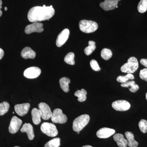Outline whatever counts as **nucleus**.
<instances>
[{
  "mask_svg": "<svg viewBox=\"0 0 147 147\" xmlns=\"http://www.w3.org/2000/svg\"><path fill=\"white\" fill-rule=\"evenodd\" d=\"M69 35V30L68 29H65L59 34L57 40L56 45L58 47H61L65 44L68 39Z\"/></svg>",
  "mask_w": 147,
  "mask_h": 147,
  "instance_id": "13",
  "label": "nucleus"
},
{
  "mask_svg": "<svg viewBox=\"0 0 147 147\" xmlns=\"http://www.w3.org/2000/svg\"><path fill=\"white\" fill-rule=\"evenodd\" d=\"M139 126L140 130L143 133L147 132V121L145 119H142L139 123Z\"/></svg>",
  "mask_w": 147,
  "mask_h": 147,
  "instance_id": "31",
  "label": "nucleus"
},
{
  "mask_svg": "<svg viewBox=\"0 0 147 147\" xmlns=\"http://www.w3.org/2000/svg\"><path fill=\"white\" fill-rule=\"evenodd\" d=\"M140 63L142 64V65L144 66L147 68V59H143L140 60Z\"/></svg>",
  "mask_w": 147,
  "mask_h": 147,
  "instance_id": "34",
  "label": "nucleus"
},
{
  "mask_svg": "<svg viewBox=\"0 0 147 147\" xmlns=\"http://www.w3.org/2000/svg\"><path fill=\"white\" fill-rule=\"evenodd\" d=\"M86 91L84 89L76 91L74 93V95L78 97V100L79 102H84L86 100Z\"/></svg>",
  "mask_w": 147,
  "mask_h": 147,
  "instance_id": "23",
  "label": "nucleus"
},
{
  "mask_svg": "<svg viewBox=\"0 0 147 147\" xmlns=\"http://www.w3.org/2000/svg\"><path fill=\"white\" fill-rule=\"evenodd\" d=\"M77 134H79V133H80V131H77Z\"/></svg>",
  "mask_w": 147,
  "mask_h": 147,
  "instance_id": "40",
  "label": "nucleus"
},
{
  "mask_svg": "<svg viewBox=\"0 0 147 147\" xmlns=\"http://www.w3.org/2000/svg\"><path fill=\"white\" fill-rule=\"evenodd\" d=\"M90 65L93 70L95 71H99L100 68L98 63L95 60H92L90 62Z\"/></svg>",
  "mask_w": 147,
  "mask_h": 147,
  "instance_id": "32",
  "label": "nucleus"
},
{
  "mask_svg": "<svg viewBox=\"0 0 147 147\" xmlns=\"http://www.w3.org/2000/svg\"><path fill=\"white\" fill-rule=\"evenodd\" d=\"M43 25L39 22H34L32 24L28 25L25 29V32L27 34H30L32 33L37 32L40 33L44 30Z\"/></svg>",
  "mask_w": 147,
  "mask_h": 147,
  "instance_id": "11",
  "label": "nucleus"
},
{
  "mask_svg": "<svg viewBox=\"0 0 147 147\" xmlns=\"http://www.w3.org/2000/svg\"><path fill=\"white\" fill-rule=\"evenodd\" d=\"M5 11H7V7H5Z\"/></svg>",
  "mask_w": 147,
  "mask_h": 147,
  "instance_id": "38",
  "label": "nucleus"
},
{
  "mask_svg": "<svg viewBox=\"0 0 147 147\" xmlns=\"http://www.w3.org/2000/svg\"><path fill=\"white\" fill-rule=\"evenodd\" d=\"M22 121L16 116H13L11 120L9 131L11 134H15L19 130L22 125Z\"/></svg>",
  "mask_w": 147,
  "mask_h": 147,
  "instance_id": "8",
  "label": "nucleus"
},
{
  "mask_svg": "<svg viewBox=\"0 0 147 147\" xmlns=\"http://www.w3.org/2000/svg\"><path fill=\"white\" fill-rule=\"evenodd\" d=\"M130 104L125 100H118L112 103V107L115 110L119 111H125L130 108Z\"/></svg>",
  "mask_w": 147,
  "mask_h": 147,
  "instance_id": "10",
  "label": "nucleus"
},
{
  "mask_svg": "<svg viewBox=\"0 0 147 147\" xmlns=\"http://www.w3.org/2000/svg\"><path fill=\"white\" fill-rule=\"evenodd\" d=\"M113 139L119 147H127V139L124 138L122 134H116L113 136Z\"/></svg>",
  "mask_w": 147,
  "mask_h": 147,
  "instance_id": "18",
  "label": "nucleus"
},
{
  "mask_svg": "<svg viewBox=\"0 0 147 147\" xmlns=\"http://www.w3.org/2000/svg\"><path fill=\"white\" fill-rule=\"evenodd\" d=\"M139 76L142 80L147 82V68H144L140 70Z\"/></svg>",
  "mask_w": 147,
  "mask_h": 147,
  "instance_id": "33",
  "label": "nucleus"
},
{
  "mask_svg": "<svg viewBox=\"0 0 147 147\" xmlns=\"http://www.w3.org/2000/svg\"><path fill=\"white\" fill-rule=\"evenodd\" d=\"M121 85V86L128 88L129 90L131 92H136L139 89V86L135 84V82L134 81H128L125 83H122Z\"/></svg>",
  "mask_w": 147,
  "mask_h": 147,
  "instance_id": "21",
  "label": "nucleus"
},
{
  "mask_svg": "<svg viewBox=\"0 0 147 147\" xmlns=\"http://www.w3.org/2000/svg\"><path fill=\"white\" fill-rule=\"evenodd\" d=\"M82 147H93L92 146H89V145H86V146H84Z\"/></svg>",
  "mask_w": 147,
  "mask_h": 147,
  "instance_id": "37",
  "label": "nucleus"
},
{
  "mask_svg": "<svg viewBox=\"0 0 147 147\" xmlns=\"http://www.w3.org/2000/svg\"><path fill=\"white\" fill-rule=\"evenodd\" d=\"M74 56L75 55L74 53L72 52L68 53L65 57V62L69 65H74L75 63L74 59Z\"/></svg>",
  "mask_w": 147,
  "mask_h": 147,
  "instance_id": "27",
  "label": "nucleus"
},
{
  "mask_svg": "<svg viewBox=\"0 0 147 147\" xmlns=\"http://www.w3.org/2000/svg\"><path fill=\"white\" fill-rule=\"evenodd\" d=\"M32 119L33 122L35 125L39 124L41 121L40 118H41V111L39 109L34 108L32 110Z\"/></svg>",
  "mask_w": 147,
  "mask_h": 147,
  "instance_id": "19",
  "label": "nucleus"
},
{
  "mask_svg": "<svg viewBox=\"0 0 147 147\" xmlns=\"http://www.w3.org/2000/svg\"><path fill=\"white\" fill-rule=\"evenodd\" d=\"M90 120V116L88 115H83L78 117L74 121L72 128L74 131H80L85 127Z\"/></svg>",
  "mask_w": 147,
  "mask_h": 147,
  "instance_id": "2",
  "label": "nucleus"
},
{
  "mask_svg": "<svg viewBox=\"0 0 147 147\" xmlns=\"http://www.w3.org/2000/svg\"><path fill=\"white\" fill-rule=\"evenodd\" d=\"M4 55V52L3 50L1 48H0V60L2 59Z\"/></svg>",
  "mask_w": 147,
  "mask_h": 147,
  "instance_id": "35",
  "label": "nucleus"
},
{
  "mask_svg": "<svg viewBox=\"0 0 147 147\" xmlns=\"http://www.w3.org/2000/svg\"><path fill=\"white\" fill-rule=\"evenodd\" d=\"M51 118L52 121L56 123H65L67 120L66 115L63 113L62 110L59 108L54 110Z\"/></svg>",
  "mask_w": 147,
  "mask_h": 147,
  "instance_id": "6",
  "label": "nucleus"
},
{
  "mask_svg": "<svg viewBox=\"0 0 147 147\" xmlns=\"http://www.w3.org/2000/svg\"><path fill=\"white\" fill-rule=\"evenodd\" d=\"M100 54L101 57L105 60H108L110 59L113 55L111 50L107 48H103L101 51Z\"/></svg>",
  "mask_w": 147,
  "mask_h": 147,
  "instance_id": "26",
  "label": "nucleus"
},
{
  "mask_svg": "<svg viewBox=\"0 0 147 147\" xmlns=\"http://www.w3.org/2000/svg\"><path fill=\"white\" fill-rule=\"evenodd\" d=\"M30 107V105L29 103L17 104L14 106V110L18 115L24 116L28 112Z\"/></svg>",
  "mask_w": 147,
  "mask_h": 147,
  "instance_id": "15",
  "label": "nucleus"
},
{
  "mask_svg": "<svg viewBox=\"0 0 147 147\" xmlns=\"http://www.w3.org/2000/svg\"><path fill=\"white\" fill-rule=\"evenodd\" d=\"M41 69L36 67H32L27 68L24 71V75L28 79H32L38 77L41 74Z\"/></svg>",
  "mask_w": 147,
  "mask_h": 147,
  "instance_id": "9",
  "label": "nucleus"
},
{
  "mask_svg": "<svg viewBox=\"0 0 147 147\" xmlns=\"http://www.w3.org/2000/svg\"><path fill=\"white\" fill-rule=\"evenodd\" d=\"M60 141L59 138H54L47 142L44 147H59L60 146Z\"/></svg>",
  "mask_w": 147,
  "mask_h": 147,
  "instance_id": "25",
  "label": "nucleus"
},
{
  "mask_svg": "<svg viewBox=\"0 0 147 147\" xmlns=\"http://www.w3.org/2000/svg\"><path fill=\"white\" fill-rule=\"evenodd\" d=\"M134 79V76L131 74H127L125 76H120L117 78V80L119 83H125L129 80H133Z\"/></svg>",
  "mask_w": 147,
  "mask_h": 147,
  "instance_id": "28",
  "label": "nucleus"
},
{
  "mask_svg": "<svg viewBox=\"0 0 147 147\" xmlns=\"http://www.w3.org/2000/svg\"><path fill=\"white\" fill-rule=\"evenodd\" d=\"M38 108L41 112V118L43 119L47 120L52 117L53 113L49 105L45 102H40L38 105Z\"/></svg>",
  "mask_w": 147,
  "mask_h": 147,
  "instance_id": "7",
  "label": "nucleus"
},
{
  "mask_svg": "<svg viewBox=\"0 0 147 147\" xmlns=\"http://www.w3.org/2000/svg\"><path fill=\"white\" fill-rule=\"evenodd\" d=\"M2 1L1 0H0V17L2 15V11L1 10V9L2 8Z\"/></svg>",
  "mask_w": 147,
  "mask_h": 147,
  "instance_id": "36",
  "label": "nucleus"
},
{
  "mask_svg": "<svg viewBox=\"0 0 147 147\" xmlns=\"http://www.w3.org/2000/svg\"><path fill=\"white\" fill-rule=\"evenodd\" d=\"M138 11L140 13H144L147 10V0H141L138 7Z\"/></svg>",
  "mask_w": 147,
  "mask_h": 147,
  "instance_id": "29",
  "label": "nucleus"
},
{
  "mask_svg": "<svg viewBox=\"0 0 147 147\" xmlns=\"http://www.w3.org/2000/svg\"><path fill=\"white\" fill-rule=\"evenodd\" d=\"M70 81L69 78L64 77L61 78L59 80V84L61 88L65 92H69V86Z\"/></svg>",
  "mask_w": 147,
  "mask_h": 147,
  "instance_id": "22",
  "label": "nucleus"
},
{
  "mask_svg": "<svg viewBox=\"0 0 147 147\" xmlns=\"http://www.w3.org/2000/svg\"><path fill=\"white\" fill-rule=\"evenodd\" d=\"M121 0H105L103 2L100 3V6L105 11L113 10L117 8L118 4Z\"/></svg>",
  "mask_w": 147,
  "mask_h": 147,
  "instance_id": "12",
  "label": "nucleus"
},
{
  "mask_svg": "<svg viewBox=\"0 0 147 147\" xmlns=\"http://www.w3.org/2000/svg\"><path fill=\"white\" fill-rule=\"evenodd\" d=\"M79 27L81 31L86 33L94 32L98 28V25L96 22L86 20L80 21Z\"/></svg>",
  "mask_w": 147,
  "mask_h": 147,
  "instance_id": "4",
  "label": "nucleus"
},
{
  "mask_svg": "<svg viewBox=\"0 0 147 147\" xmlns=\"http://www.w3.org/2000/svg\"><path fill=\"white\" fill-rule=\"evenodd\" d=\"M115 130L113 129L103 127L99 129L96 132V136L100 139H106L115 134Z\"/></svg>",
  "mask_w": 147,
  "mask_h": 147,
  "instance_id": "14",
  "label": "nucleus"
},
{
  "mask_svg": "<svg viewBox=\"0 0 147 147\" xmlns=\"http://www.w3.org/2000/svg\"><path fill=\"white\" fill-rule=\"evenodd\" d=\"M139 67V63L137 58L131 57L128 59L127 62L121 67L122 72L127 74L134 73Z\"/></svg>",
  "mask_w": 147,
  "mask_h": 147,
  "instance_id": "3",
  "label": "nucleus"
},
{
  "mask_svg": "<svg viewBox=\"0 0 147 147\" xmlns=\"http://www.w3.org/2000/svg\"><path fill=\"white\" fill-rule=\"evenodd\" d=\"M19 147V146H15V147Z\"/></svg>",
  "mask_w": 147,
  "mask_h": 147,
  "instance_id": "41",
  "label": "nucleus"
},
{
  "mask_svg": "<svg viewBox=\"0 0 147 147\" xmlns=\"http://www.w3.org/2000/svg\"><path fill=\"white\" fill-rule=\"evenodd\" d=\"M55 13V10L52 5L50 6H35L29 10L28 17L30 22H39L49 20Z\"/></svg>",
  "mask_w": 147,
  "mask_h": 147,
  "instance_id": "1",
  "label": "nucleus"
},
{
  "mask_svg": "<svg viewBox=\"0 0 147 147\" xmlns=\"http://www.w3.org/2000/svg\"><path fill=\"white\" fill-rule=\"evenodd\" d=\"M9 108V104L8 102H3L0 103V115H3L8 112Z\"/></svg>",
  "mask_w": 147,
  "mask_h": 147,
  "instance_id": "30",
  "label": "nucleus"
},
{
  "mask_svg": "<svg viewBox=\"0 0 147 147\" xmlns=\"http://www.w3.org/2000/svg\"><path fill=\"white\" fill-rule=\"evenodd\" d=\"M21 131L22 132H26L28 135V139L30 140H33L34 138V134L33 127L30 124H24L21 129Z\"/></svg>",
  "mask_w": 147,
  "mask_h": 147,
  "instance_id": "16",
  "label": "nucleus"
},
{
  "mask_svg": "<svg viewBox=\"0 0 147 147\" xmlns=\"http://www.w3.org/2000/svg\"><path fill=\"white\" fill-rule=\"evenodd\" d=\"M125 136L127 142V145L129 147H137L138 143L134 139V135L131 131H126Z\"/></svg>",
  "mask_w": 147,
  "mask_h": 147,
  "instance_id": "20",
  "label": "nucleus"
},
{
  "mask_svg": "<svg viewBox=\"0 0 147 147\" xmlns=\"http://www.w3.org/2000/svg\"><path fill=\"white\" fill-rule=\"evenodd\" d=\"M36 53L30 47H25L21 53V56L24 59H34L35 58Z\"/></svg>",
  "mask_w": 147,
  "mask_h": 147,
  "instance_id": "17",
  "label": "nucleus"
},
{
  "mask_svg": "<svg viewBox=\"0 0 147 147\" xmlns=\"http://www.w3.org/2000/svg\"><path fill=\"white\" fill-rule=\"evenodd\" d=\"M95 42L94 41L90 40L89 41V45L88 47L85 48L84 50V53L87 56L90 55L96 48L95 45Z\"/></svg>",
  "mask_w": 147,
  "mask_h": 147,
  "instance_id": "24",
  "label": "nucleus"
},
{
  "mask_svg": "<svg viewBox=\"0 0 147 147\" xmlns=\"http://www.w3.org/2000/svg\"><path fill=\"white\" fill-rule=\"evenodd\" d=\"M40 129L42 133L50 137H55L58 135V131L55 124L44 122L41 124Z\"/></svg>",
  "mask_w": 147,
  "mask_h": 147,
  "instance_id": "5",
  "label": "nucleus"
},
{
  "mask_svg": "<svg viewBox=\"0 0 147 147\" xmlns=\"http://www.w3.org/2000/svg\"><path fill=\"white\" fill-rule=\"evenodd\" d=\"M146 100H147V93L146 94Z\"/></svg>",
  "mask_w": 147,
  "mask_h": 147,
  "instance_id": "39",
  "label": "nucleus"
}]
</instances>
